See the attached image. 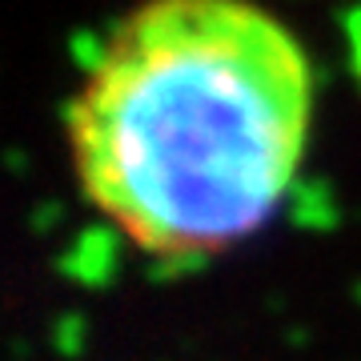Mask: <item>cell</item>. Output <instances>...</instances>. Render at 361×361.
<instances>
[{
	"label": "cell",
	"instance_id": "cell-1",
	"mask_svg": "<svg viewBox=\"0 0 361 361\" xmlns=\"http://www.w3.org/2000/svg\"><path fill=\"white\" fill-rule=\"evenodd\" d=\"M313 116L297 37L249 0H149L97 52L73 104L92 205L161 257L245 237L281 205Z\"/></svg>",
	"mask_w": 361,
	"mask_h": 361
}]
</instances>
